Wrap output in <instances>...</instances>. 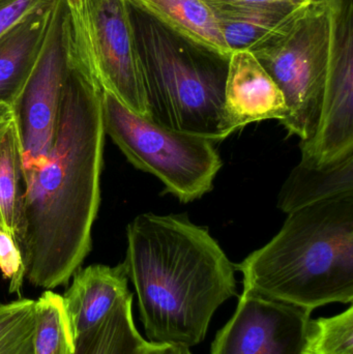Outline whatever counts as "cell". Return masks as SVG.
<instances>
[{"label": "cell", "instance_id": "3", "mask_svg": "<svg viewBox=\"0 0 353 354\" xmlns=\"http://www.w3.org/2000/svg\"><path fill=\"white\" fill-rule=\"evenodd\" d=\"M269 243L236 264L244 290L313 310L353 301V193L287 214Z\"/></svg>", "mask_w": 353, "mask_h": 354}, {"label": "cell", "instance_id": "5", "mask_svg": "<svg viewBox=\"0 0 353 354\" xmlns=\"http://www.w3.org/2000/svg\"><path fill=\"white\" fill-rule=\"evenodd\" d=\"M327 0H311L267 33L249 51L279 87L289 135L309 141L321 120L329 55Z\"/></svg>", "mask_w": 353, "mask_h": 354}, {"label": "cell", "instance_id": "9", "mask_svg": "<svg viewBox=\"0 0 353 354\" xmlns=\"http://www.w3.org/2000/svg\"><path fill=\"white\" fill-rule=\"evenodd\" d=\"M285 100L275 81L248 50L230 54L225 86L226 138L251 122L286 118Z\"/></svg>", "mask_w": 353, "mask_h": 354}, {"label": "cell", "instance_id": "15", "mask_svg": "<svg viewBox=\"0 0 353 354\" xmlns=\"http://www.w3.org/2000/svg\"><path fill=\"white\" fill-rule=\"evenodd\" d=\"M298 8L300 6H211L230 53L249 51Z\"/></svg>", "mask_w": 353, "mask_h": 354}, {"label": "cell", "instance_id": "12", "mask_svg": "<svg viewBox=\"0 0 353 354\" xmlns=\"http://www.w3.org/2000/svg\"><path fill=\"white\" fill-rule=\"evenodd\" d=\"M353 193V153L325 166L300 162L279 193L278 207L285 212Z\"/></svg>", "mask_w": 353, "mask_h": 354}, {"label": "cell", "instance_id": "6", "mask_svg": "<svg viewBox=\"0 0 353 354\" xmlns=\"http://www.w3.org/2000/svg\"><path fill=\"white\" fill-rule=\"evenodd\" d=\"M102 104L106 134L135 167L158 177L165 192L187 203L211 191L222 167L213 141L159 126L109 91H103Z\"/></svg>", "mask_w": 353, "mask_h": 354}, {"label": "cell", "instance_id": "17", "mask_svg": "<svg viewBox=\"0 0 353 354\" xmlns=\"http://www.w3.org/2000/svg\"><path fill=\"white\" fill-rule=\"evenodd\" d=\"M75 342L61 295L46 290L35 303V354H74Z\"/></svg>", "mask_w": 353, "mask_h": 354}, {"label": "cell", "instance_id": "14", "mask_svg": "<svg viewBox=\"0 0 353 354\" xmlns=\"http://www.w3.org/2000/svg\"><path fill=\"white\" fill-rule=\"evenodd\" d=\"M74 354H143L149 347L133 316V293L118 299L95 328L74 339Z\"/></svg>", "mask_w": 353, "mask_h": 354}, {"label": "cell", "instance_id": "23", "mask_svg": "<svg viewBox=\"0 0 353 354\" xmlns=\"http://www.w3.org/2000/svg\"><path fill=\"white\" fill-rule=\"evenodd\" d=\"M143 354H178V347L149 342V347Z\"/></svg>", "mask_w": 353, "mask_h": 354}, {"label": "cell", "instance_id": "8", "mask_svg": "<svg viewBox=\"0 0 353 354\" xmlns=\"http://www.w3.org/2000/svg\"><path fill=\"white\" fill-rule=\"evenodd\" d=\"M311 313L242 290L233 316L216 336L211 354H306Z\"/></svg>", "mask_w": 353, "mask_h": 354}, {"label": "cell", "instance_id": "1", "mask_svg": "<svg viewBox=\"0 0 353 354\" xmlns=\"http://www.w3.org/2000/svg\"><path fill=\"white\" fill-rule=\"evenodd\" d=\"M68 62L53 145L24 176L19 248L25 279L46 290L68 285L90 253L101 203L104 89L89 66Z\"/></svg>", "mask_w": 353, "mask_h": 354}, {"label": "cell", "instance_id": "16", "mask_svg": "<svg viewBox=\"0 0 353 354\" xmlns=\"http://www.w3.org/2000/svg\"><path fill=\"white\" fill-rule=\"evenodd\" d=\"M23 195L22 157L12 118L0 124V229L18 245L22 234Z\"/></svg>", "mask_w": 353, "mask_h": 354}, {"label": "cell", "instance_id": "22", "mask_svg": "<svg viewBox=\"0 0 353 354\" xmlns=\"http://www.w3.org/2000/svg\"><path fill=\"white\" fill-rule=\"evenodd\" d=\"M211 6H300L311 0H203Z\"/></svg>", "mask_w": 353, "mask_h": 354}, {"label": "cell", "instance_id": "18", "mask_svg": "<svg viewBox=\"0 0 353 354\" xmlns=\"http://www.w3.org/2000/svg\"><path fill=\"white\" fill-rule=\"evenodd\" d=\"M35 303L19 299L0 304V354H35Z\"/></svg>", "mask_w": 353, "mask_h": 354}, {"label": "cell", "instance_id": "2", "mask_svg": "<svg viewBox=\"0 0 353 354\" xmlns=\"http://www.w3.org/2000/svg\"><path fill=\"white\" fill-rule=\"evenodd\" d=\"M126 241L124 264L149 342L200 344L216 311L236 295L234 264L209 229L186 216L139 214Z\"/></svg>", "mask_w": 353, "mask_h": 354}, {"label": "cell", "instance_id": "10", "mask_svg": "<svg viewBox=\"0 0 353 354\" xmlns=\"http://www.w3.org/2000/svg\"><path fill=\"white\" fill-rule=\"evenodd\" d=\"M72 278L62 299L75 339L97 326L130 290L124 262L116 266L80 268Z\"/></svg>", "mask_w": 353, "mask_h": 354}, {"label": "cell", "instance_id": "13", "mask_svg": "<svg viewBox=\"0 0 353 354\" xmlns=\"http://www.w3.org/2000/svg\"><path fill=\"white\" fill-rule=\"evenodd\" d=\"M180 35L230 55L213 10L203 0H128Z\"/></svg>", "mask_w": 353, "mask_h": 354}, {"label": "cell", "instance_id": "25", "mask_svg": "<svg viewBox=\"0 0 353 354\" xmlns=\"http://www.w3.org/2000/svg\"><path fill=\"white\" fill-rule=\"evenodd\" d=\"M178 354H193L191 353L190 349L186 347H178Z\"/></svg>", "mask_w": 353, "mask_h": 354}, {"label": "cell", "instance_id": "21", "mask_svg": "<svg viewBox=\"0 0 353 354\" xmlns=\"http://www.w3.org/2000/svg\"><path fill=\"white\" fill-rule=\"evenodd\" d=\"M54 0H0V37L26 15Z\"/></svg>", "mask_w": 353, "mask_h": 354}, {"label": "cell", "instance_id": "24", "mask_svg": "<svg viewBox=\"0 0 353 354\" xmlns=\"http://www.w3.org/2000/svg\"><path fill=\"white\" fill-rule=\"evenodd\" d=\"M12 106L0 104V124L12 120Z\"/></svg>", "mask_w": 353, "mask_h": 354}, {"label": "cell", "instance_id": "4", "mask_svg": "<svg viewBox=\"0 0 353 354\" xmlns=\"http://www.w3.org/2000/svg\"><path fill=\"white\" fill-rule=\"evenodd\" d=\"M128 8L147 118L213 142L226 139L224 104L230 55L168 28L128 1Z\"/></svg>", "mask_w": 353, "mask_h": 354}, {"label": "cell", "instance_id": "19", "mask_svg": "<svg viewBox=\"0 0 353 354\" xmlns=\"http://www.w3.org/2000/svg\"><path fill=\"white\" fill-rule=\"evenodd\" d=\"M306 354H353V307L311 322Z\"/></svg>", "mask_w": 353, "mask_h": 354}, {"label": "cell", "instance_id": "11", "mask_svg": "<svg viewBox=\"0 0 353 354\" xmlns=\"http://www.w3.org/2000/svg\"><path fill=\"white\" fill-rule=\"evenodd\" d=\"M56 0L32 10L0 37V104L12 106L41 53Z\"/></svg>", "mask_w": 353, "mask_h": 354}, {"label": "cell", "instance_id": "20", "mask_svg": "<svg viewBox=\"0 0 353 354\" xmlns=\"http://www.w3.org/2000/svg\"><path fill=\"white\" fill-rule=\"evenodd\" d=\"M0 270L10 283V293L20 295L25 280V266L22 252L16 241L6 231L0 229Z\"/></svg>", "mask_w": 353, "mask_h": 354}, {"label": "cell", "instance_id": "7", "mask_svg": "<svg viewBox=\"0 0 353 354\" xmlns=\"http://www.w3.org/2000/svg\"><path fill=\"white\" fill-rule=\"evenodd\" d=\"M68 71L64 1L56 0L41 53L12 105L23 176L45 162L53 145Z\"/></svg>", "mask_w": 353, "mask_h": 354}]
</instances>
